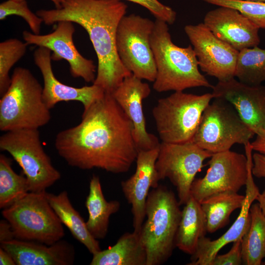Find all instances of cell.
I'll list each match as a JSON object with an SVG mask.
<instances>
[{
  "label": "cell",
  "instance_id": "11",
  "mask_svg": "<svg viewBox=\"0 0 265 265\" xmlns=\"http://www.w3.org/2000/svg\"><path fill=\"white\" fill-rule=\"evenodd\" d=\"M212 154L192 140L160 143L156 162L158 178L159 181L168 179L176 187L180 205H184L188 199L196 174L201 171L204 160Z\"/></svg>",
  "mask_w": 265,
  "mask_h": 265
},
{
  "label": "cell",
  "instance_id": "22",
  "mask_svg": "<svg viewBox=\"0 0 265 265\" xmlns=\"http://www.w3.org/2000/svg\"><path fill=\"white\" fill-rule=\"evenodd\" d=\"M121 204L117 200L106 201L103 194L100 178L93 175L85 201L88 213L86 222L87 227L96 239L104 238L108 231L109 218L120 209Z\"/></svg>",
  "mask_w": 265,
  "mask_h": 265
},
{
  "label": "cell",
  "instance_id": "25",
  "mask_svg": "<svg viewBox=\"0 0 265 265\" xmlns=\"http://www.w3.org/2000/svg\"><path fill=\"white\" fill-rule=\"evenodd\" d=\"M206 232V219L201 204L190 195L182 210L176 247L192 255L196 250L199 239L205 236Z\"/></svg>",
  "mask_w": 265,
  "mask_h": 265
},
{
  "label": "cell",
  "instance_id": "41",
  "mask_svg": "<svg viewBox=\"0 0 265 265\" xmlns=\"http://www.w3.org/2000/svg\"><path fill=\"white\" fill-rule=\"evenodd\" d=\"M240 0L258 1V2H265V0Z\"/></svg>",
  "mask_w": 265,
  "mask_h": 265
},
{
  "label": "cell",
  "instance_id": "35",
  "mask_svg": "<svg viewBox=\"0 0 265 265\" xmlns=\"http://www.w3.org/2000/svg\"><path fill=\"white\" fill-rule=\"evenodd\" d=\"M252 172L257 178H265V155L255 152L252 155Z\"/></svg>",
  "mask_w": 265,
  "mask_h": 265
},
{
  "label": "cell",
  "instance_id": "18",
  "mask_svg": "<svg viewBox=\"0 0 265 265\" xmlns=\"http://www.w3.org/2000/svg\"><path fill=\"white\" fill-rule=\"evenodd\" d=\"M151 93L149 84L132 74L127 77L112 93L120 106L131 121L134 138L138 151L159 147L158 138L146 128L142 101Z\"/></svg>",
  "mask_w": 265,
  "mask_h": 265
},
{
  "label": "cell",
  "instance_id": "17",
  "mask_svg": "<svg viewBox=\"0 0 265 265\" xmlns=\"http://www.w3.org/2000/svg\"><path fill=\"white\" fill-rule=\"evenodd\" d=\"M51 53L48 48L39 47L33 53L34 62L43 78V98L50 109L61 102L78 101L82 104L83 110H86L105 95L104 89L94 84L75 87L58 80L53 71Z\"/></svg>",
  "mask_w": 265,
  "mask_h": 265
},
{
  "label": "cell",
  "instance_id": "5",
  "mask_svg": "<svg viewBox=\"0 0 265 265\" xmlns=\"http://www.w3.org/2000/svg\"><path fill=\"white\" fill-rule=\"evenodd\" d=\"M50 109L43 98V87L30 71L16 67L0 100V130L35 129L50 121Z\"/></svg>",
  "mask_w": 265,
  "mask_h": 265
},
{
  "label": "cell",
  "instance_id": "6",
  "mask_svg": "<svg viewBox=\"0 0 265 265\" xmlns=\"http://www.w3.org/2000/svg\"><path fill=\"white\" fill-rule=\"evenodd\" d=\"M212 99V93L195 95L175 91L159 99L152 113L161 142L192 140L202 114Z\"/></svg>",
  "mask_w": 265,
  "mask_h": 265
},
{
  "label": "cell",
  "instance_id": "2",
  "mask_svg": "<svg viewBox=\"0 0 265 265\" xmlns=\"http://www.w3.org/2000/svg\"><path fill=\"white\" fill-rule=\"evenodd\" d=\"M127 8L121 0H64L59 8L40 9L36 14L47 25L69 21L87 31L98 58L93 84L112 94L132 74L121 62L115 44L118 26Z\"/></svg>",
  "mask_w": 265,
  "mask_h": 265
},
{
  "label": "cell",
  "instance_id": "33",
  "mask_svg": "<svg viewBox=\"0 0 265 265\" xmlns=\"http://www.w3.org/2000/svg\"><path fill=\"white\" fill-rule=\"evenodd\" d=\"M137 3L148 10L156 18L173 24L176 19V13L170 7L161 3L158 0H127Z\"/></svg>",
  "mask_w": 265,
  "mask_h": 265
},
{
  "label": "cell",
  "instance_id": "24",
  "mask_svg": "<svg viewBox=\"0 0 265 265\" xmlns=\"http://www.w3.org/2000/svg\"><path fill=\"white\" fill-rule=\"evenodd\" d=\"M48 200L62 224L93 255L101 250L99 242L89 232L80 213L74 208L66 190L58 194L46 191Z\"/></svg>",
  "mask_w": 265,
  "mask_h": 265
},
{
  "label": "cell",
  "instance_id": "9",
  "mask_svg": "<svg viewBox=\"0 0 265 265\" xmlns=\"http://www.w3.org/2000/svg\"><path fill=\"white\" fill-rule=\"evenodd\" d=\"M213 99L204 111L192 141L212 154L250 142L255 134L233 106L224 100Z\"/></svg>",
  "mask_w": 265,
  "mask_h": 265
},
{
  "label": "cell",
  "instance_id": "14",
  "mask_svg": "<svg viewBox=\"0 0 265 265\" xmlns=\"http://www.w3.org/2000/svg\"><path fill=\"white\" fill-rule=\"evenodd\" d=\"M75 28L73 23L61 21L51 33L40 35L27 31L23 32V38L28 45L46 48L53 52V61L66 60L74 78H81L87 82L93 83L96 78V66L93 61L83 57L78 51L73 41Z\"/></svg>",
  "mask_w": 265,
  "mask_h": 265
},
{
  "label": "cell",
  "instance_id": "10",
  "mask_svg": "<svg viewBox=\"0 0 265 265\" xmlns=\"http://www.w3.org/2000/svg\"><path fill=\"white\" fill-rule=\"evenodd\" d=\"M154 22L139 15H125L117 30L115 44L123 65L135 77L154 82L157 68L151 45Z\"/></svg>",
  "mask_w": 265,
  "mask_h": 265
},
{
  "label": "cell",
  "instance_id": "31",
  "mask_svg": "<svg viewBox=\"0 0 265 265\" xmlns=\"http://www.w3.org/2000/svg\"><path fill=\"white\" fill-rule=\"evenodd\" d=\"M217 5L234 8L259 28L265 29V2L244 1L240 0H202Z\"/></svg>",
  "mask_w": 265,
  "mask_h": 265
},
{
  "label": "cell",
  "instance_id": "8",
  "mask_svg": "<svg viewBox=\"0 0 265 265\" xmlns=\"http://www.w3.org/2000/svg\"><path fill=\"white\" fill-rule=\"evenodd\" d=\"M0 149L8 152L22 168L29 192L45 191L61 178L43 149L38 129L5 132L0 137Z\"/></svg>",
  "mask_w": 265,
  "mask_h": 265
},
{
  "label": "cell",
  "instance_id": "42",
  "mask_svg": "<svg viewBox=\"0 0 265 265\" xmlns=\"http://www.w3.org/2000/svg\"><path fill=\"white\" fill-rule=\"evenodd\" d=\"M262 264L265 265V257L264 258V261H263Z\"/></svg>",
  "mask_w": 265,
  "mask_h": 265
},
{
  "label": "cell",
  "instance_id": "39",
  "mask_svg": "<svg viewBox=\"0 0 265 265\" xmlns=\"http://www.w3.org/2000/svg\"><path fill=\"white\" fill-rule=\"evenodd\" d=\"M256 200H257L262 212L265 215V189L262 192H259Z\"/></svg>",
  "mask_w": 265,
  "mask_h": 265
},
{
  "label": "cell",
  "instance_id": "36",
  "mask_svg": "<svg viewBox=\"0 0 265 265\" xmlns=\"http://www.w3.org/2000/svg\"><path fill=\"white\" fill-rule=\"evenodd\" d=\"M11 225L5 219L0 221V243L15 239Z\"/></svg>",
  "mask_w": 265,
  "mask_h": 265
},
{
  "label": "cell",
  "instance_id": "7",
  "mask_svg": "<svg viewBox=\"0 0 265 265\" xmlns=\"http://www.w3.org/2000/svg\"><path fill=\"white\" fill-rule=\"evenodd\" d=\"M1 214L12 228L15 238L51 245L61 240L63 224L50 205L46 191L28 192Z\"/></svg>",
  "mask_w": 265,
  "mask_h": 265
},
{
  "label": "cell",
  "instance_id": "21",
  "mask_svg": "<svg viewBox=\"0 0 265 265\" xmlns=\"http://www.w3.org/2000/svg\"><path fill=\"white\" fill-rule=\"evenodd\" d=\"M0 247L12 256L16 265H71L75 261L74 246L62 239L47 245L15 238L0 243Z\"/></svg>",
  "mask_w": 265,
  "mask_h": 265
},
{
  "label": "cell",
  "instance_id": "27",
  "mask_svg": "<svg viewBox=\"0 0 265 265\" xmlns=\"http://www.w3.org/2000/svg\"><path fill=\"white\" fill-rule=\"evenodd\" d=\"M245 195L238 192H225L212 195L200 204L205 216L207 231L215 232L226 224L231 214L241 209Z\"/></svg>",
  "mask_w": 265,
  "mask_h": 265
},
{
  "label": "cell",
  "instance_id": "23",
  "mask_svg": "<svg viewBox=\"0 0 265 265\" xmlns=\"http://www.w3.org/2000/svg\"><path fill=\"white\" fill-rule=\"evenodd\" d=\"M147 253L139 233L126 232L116 243L93 255L90 265H146Z\"/></svg>",
  "mask_w": 265,
  "mask_h": 265
},
{
  "label": "cell",
  "instance_id": "1",
  "mask_svg": "<svg viewBox=\"0 0 265 265\" xmlns=\"http://www.w3.org/2000/svg\"><path fill=\"white\" fill-rule=\"evenodd\" d=\"M81 117L79 124L57 134L58 155L70 166L82 170L128 172L138 150L133 125L112 94L105 93Z\"/></svg>",
  "mask_w": 265,
  "mask_h": 265
},
{
  "label": "cell",
  "instance_id": "38",
  "mask_svg": "<svg viewBox=\"0 0 265 265\" xmlns=\"http://www.w3.org/2000/svg\"><path fill=\"white\" fill-rule=\"evenodd\" d=\"M0 265H16L15 261L12 256L1 247H0Z\"/></svg>",
  "mask_w": 265,
  "mask_h": 265
},
{
  "label": "cell",
  "instance_id": "3",
  "mask_svg": "<svg viewBox=\"0 0 265 265\" xmlns=\"http://www.w3.org/2000/svg\"><path fill=\"white\" fill-rule=\"evenodd\" d=\"M157 75L153 89L158 92L184 91L197 87H213L199 70L193 47H180L172 41L168 24L157 20L151 36Z\"/></svg>",
  "mask_w": 265,
  "mask_h": 265
},
{
  "label": "cell",
  "instance_id": "13",
  "mask_svg": "<svg viewBox=\"0 0 265 265\" xmlns=\"http://www.w3.org/2000/svg\"><path fill=\"white\" fill-rule=\"evenodd\" d=\"M184 30L202 71L218 81L235 78L238 51L218 38L203 23L186 25Z\"/></svg>",
  "mask_w": 265,
  "mask_h": 265
},
{
  "label": "cell",
  "instance_id": "12",
  "mask_svg": "<svg viewBox=\"0 0 265 265\" xmlns=\"http://www.w3.org/2000/svg\"><path fill=\"white\" fill-rule=\"evenodd\" d=\"M204 177L195 179L190 195L200 203L221 192H238L245 186L248 175L246 155L230 150L213 154Z\"/></svg>",
  "mask_w": 265,
  "mask_h": 265
},
{
  "label": "cell",
  "instance_id": "26",
  "mask_svg": "<svg viewBox=\"0 0 265 265\" xmlns=\"http://www.w3.org/2000/svg\"><path fill=\"white\" fill-rule=\"evenodd\" d=\"M250 223L241 238L242 264L260 265L265 257V215L258 203L250 209Z\"/></svg>",
  "mask_w": 265,
  "mask_h": 265
},
{
  "label": "cell",
  "instance_id": "20",
  "mask_svg": "<svg viewBox=\"0 0 265 265\" xmlns=\"http://www.w3.org/2000/svg\"><path fill=\"white\" fill-rule=\"evenodd\" d=\"M253 161L248 160V175L245 199L240 213L229 229L219 238L211 240L204 236L199 240L196 250L191 255L188 265H212L214 257L225 245L242 238L250 223V209L259 193L253 178Z\"/></svg>",
  "mask_w": 265,
  "mask_h": 265
},
{
  "label": "cell",
  "instance_id": "4",
  "mask_svg": "<svg viewBox=\"0 0 265 265\" xmlns=\"http://www.w3.org/2000/svg\"><path fill=\"white\" fill-rule=\"evenodd\" d=\"M174 194L166 187L152 188L146 203V219L139 232L147 253L146 265H159L172 255L182 211Z\"/></svg>",
  "mask_w": 265,
  "mask_h": 265
},
{
  "label": "cell",
  "instance_id": "16",
  "mask_svg": "<svg viewBox=\"0 0 265 265\" xmlns=\"http://www.w3.org/2000/svg\"><path fill=\"white\" fill-rule=\"evenodd\" d=\"M158 154L159 147L138 151L134 173L121 184L125 197L131 206L133 231L137 233L145 219L146 203L150 189L159 186L156 169Z\"/></svg>",
  "mask_w": 265,
  "mask_h": 265
},
{
  "label": "cell",
  "instance_id": "29",
  "mask_svg": "<svg viewBox=\"0 0 265 265\" xmlns=\"http://www.w3.org/2000/svg\"><path fill=\"white\" fill-rule=\"evenodd\" d=\"M235 77L250 85H258L265 82V49L256 46L239 51Z\"/></svg>",
  "mask_w": 265,
  "mask_h": 265
},
{
  "label": "cell",
  "instance_id": "34",
  "mask_svg": "<svg viewBox=\"0 0 265 265\" xmlns=\"http://www.w3.org/2000/svg\"><path fill=\"white\" fill-rule=\"evenodd\" d=\"M231 249L226 254H217L213 259L212 265H242L241 238L233 242Z\"/></svg>",
  "mask_w": 265,
  "mask_h": 265
},
{
  "label": "cell",
  "instance_id": "30",
  "mask_svg": "<svg viewBox=\"0 0 265 265\" xmlns=\"http://www.w3.org/2000/svg\"><path fill=\"white\" fill-rule=\"evenodd\" d=\"M28 44L11 38L0 43V94L1 96L11 82L9 73L11 68L26 53Z\"/></svg>",
  "mask_w": 265,
  "mask_h": 265
},
{
  "label": "cell",
  "instance_id": "37",
  "mask_svg": "<svg viewBox=\"0 0 265 265\" xmlns=\"http://www.w3.org/2000/svg\"><path fill=\"white\" fill-rule=\"evenodd\" d=\"M255 140L250 141L253 151L265 155V127L256 134Z\"/></svg>",
  "mask_w": 265,
  "mask_h": 265
},
{
  "label": "cell",
  "instance_id": "15",
  "mask_svg": "<svg viewBox=\"0 0 265 265\" xmlns=\"http://www.w3.org/2000/svg\"><path fill=\"white\" fill-rule=\"evenodd\" d=\"M212 89L213 98L231 104L255 135L265 127V86L248 85L234 78L218 81Z\"/></svg>",
  "mask_w": 265,
  "mask_h": 265
},
{
  "label": "cell",
  "instance_id": "19",
  "mask_svg": "<svg viewBox=\"0 0 265 265\" xmlns=\"http://www.w3.org/2000/svg\"><path fill=\"white\" fill-rule=\"evenodd\" d=\"M203 23L218 38L238 51L260 43V28L234 8L219 6L211 10Z\"/></svg>",
  "mask_w": 265,
  "mask_h": 265
},
{
  "label": "cell",
  "instance_id": "40",
  "mask_svg": "<svg viewBox=\"0 0 265 265\" xmlns=\"http://www.w3.org/2000/svg\"><path fill=\"white\" fill-rule=\"evenodd\" d=\"M54 5L56 8H59L61 6L62 3L64 0H51Z\"/></svg>",
  "mask_w": 265,
  "mask_h": 265
},
{
  "label": "cell",
  "instance_id": "32",
  "mask_svg": "<svg viewBox=\"0 0 265 265\" xmlns=\"http://www.w3.org/2000/svg\"><path fill=\"white\" fill-rule=\"evenodd\" d=\"M13 15L23 18L27 23L33 33L39 34L41 24L43 21L29 9L26 0H7L0 3V20Z\"/></svg>",
  "mask_w": 265,
  "mask_h": 265
},
{
  "label": "cell",
  "instance_id": "28",
  "mask_svg": "<svg viewBox=\"0 0 265 265\" xmlns=\"http://www.w3.org/2000/svg\"><path fill=\"white\" fill-rule=\"evenodd\" d=\"M11 160L0 155V208H6L29 192L26 176L17 174L12 168Z\"/></svg>",
  "mask_w": 265,
  "mask_h": 265
}]
</instances>
